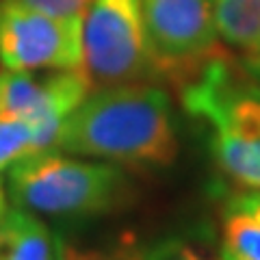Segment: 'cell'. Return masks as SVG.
Instances as JSON below:
<instances>
[{
	"instance_id": "1",
	"label": "cell",
	"mask_w": 260,
	"mask_h": 260,
	"mask_svg": "<svg viewBox=\"0 0 260 260\" xmlns=\"http://www.w3.org/2000/svg\"><path fill=\"white\" fill-rule=\"evenodd\" d=\"M56 150L117 167H169L178 156L172 100L150 83L98 87L65 119Z\"/></svg>"
},
{
	"instance_id": "2",
	"label": "cell",
	"mask_w": 260,
	"mask_h": 260,
	"mask_svg": "<svg viewBox=\"0 0 260 260\" xmlns=\"http://www.w3.org/2000/svg\"><path fill=\"white\" fill-rule=\"evenodd\" d=\"M178 91L184 111L208 126L217 167L241 189H260V80L225 52Z\"/></svg>"
},
{
	"instance_id": "3",
	"label": "cell",
	"mask_w": 260,
	"mask_h": 260,
	"mask_svg": "<svg viewBox=\"0 0 260 260\" xmlns=\"http://www.w3.org/2000/svg\"><path fill=\"white\" fill-rule=\"evenodd\" d=\"M7 193L13 206L35 215L91 219L126 206L133 186L117 165L46 150L9 167Z\"/></svg>"
},
{
	"instance_id": "4",
	"label": "cell",
	"mask_w": 260,
	"mask_h": 260,
	"mask_svg": "<svg viewBox=\"0 0 260 260\" xmlns=\"http://www.w3.org/2000/svg\"><path fill=\"white\" fill-rule=\"evenodd\" d=\"M83 70L91 87L156 78L141 0H91L83 15Z\"/></svg>"
},
{
	"instance_id": "5",
	"label": "cell",
	"mask_w": 260,
	"mask_h": 260,
	"mask_svg": "<svg viewBox=\"0 0 260 260\" xmlns=\"http://www.w3.org/2000/svg\"><path fill=\"white\" fill-rule=\"evenodd\" d=\"M141 7L156 78L180 89L225 54L210 0H141Z\"/></svg>"
},
{
	"instance_id": "6",
	"label": "cell",
	"mask_w": 260,
	"mask_h": 260,
	"mask_svg": "<svg viewBox=\"0 0 260 260\" xmlns=\"http://www.w3.org/2000/svg\"><path fill=\"white\" fill-rule=\"evenodd\" d=\"M0 63L7 72L83 68V20L59 18L28 0H0Z\"/></svg>"
},
{
	"instance_id": "7",
	"label": "cell",
	"mask_w": 260,
	"mask_h": 260,
	"mask_svg": "<svg viewBox=\"0 0 260 260\" xmlns=\"http://www.w3.org/2000/svg\"><path fill=\"white\" fill-rule=\"evenodd\" d=\"M91 80L83 68L7 72L3 87V113L28 121L32 128V154L56 150L59 133L74 109L87 98Z\"/></svg>"
},
{
	"instance_id": "8",
	"label": "cell",
	"mask_w": 260,
	"mask_h": 260,
	"mask_svg": "<svg viewBox=\"0 0 260 260\" xmlns=\"http://www.w3.org/2000/svg\"><path fill=\"white\" fill-rule=\"evenodd\" d=\"M182 243L178 239H143L137 232H121L102 243H83L54 237V260H169Z\"/></svg>"
},
{
	"instance_id": "9",
	"label": "cell",
	"mask_w": 260,
	"mask_h": 260,
	"mask_svg": "<svg viewBox=\"0 0 260 260\" xmlns=\"http://www.w3.org/2000/svg\"><path fill=\"white\" fill-rule=\"evenodd\" d=\"M215 26L243 70L260 80V0H215Z\"/></svg>"
},
{
	"instance_id": "10",
	"label": "cell",
	"mask_w": 260,
	"mask_h": 260,
	"mask_svg": "<svg viewBox=\"0 0 260 260\" xmlns=\"http://www.w3.org/2000/svg\"><path fill=\"white\" fill-rule=\"evenodd\" d=\"M221 260H260V189L230 193L221 208Z\"/></svg>"
},
{
	"instance_id": "11",
	"label": "cell",
	"mask_w": 260,
	"mask_h": 260,
	"mask_svg": "<svg viewBox=\"0 0 260 260\" xmlns=\"http://www.w3.org/2000/svg\"><path fill=\"white\" fill-rule=\"evenodd\" d=\"M54 237L39 219L18 206L0 223V260H54Z\"/></svg>"
},
{
	"instance_id": "12",
	"label": "cell",
	"mask_w": 260,
	"mask_h": 260,
	"mask_svg": "<svg viewBox=\"0 0 260 260\" xmlns=\"http://www.w3.org/2000/svg\"><path fill=\"white\" fill-rule=\"evenodd\" d=\"M32 154V128L20 117L0 113V172Z\"/></svg>"
},
{
	"instance_id": "13",
	"label": "cell",
	"mask_w": 260,
	"mask_h": 260,
	"mask_svg": "<svg viewBox=\"0 0 260 260\" xmlns=\"http://www.w3.org/2000/svg\"><path fill=\"white\" fill-rule=\"evenodd\" d=\"M28 3L65 20H83L91 0H28Z\"/></svg>"
},
{
	"instance_id": "14",
	"label": "cell",
	"mask_w": 260,
	"mask_h": 260,
	"mask_svg": "<svg viewBox=\"0 0 260 260\" xmlns=\"http://www.w3.org/2000/svg\"><path fill=\"white\" fill-rule=\"evenodd\" d=\"M5 213H7V198H5V186L0 182V223H3Z\"/></svg>"
},
{
	"instance_id": "15",
	"label": "cell",
	"mask_w": 260,
	"mask_h": 260,
	"mask_svg": "<svg viewBox=\"0 0 260 260\" xmlns=\"http://www.w3.org/2000/svg\"><path fill=\"white\" fill-rule=\"evenodd\" d=\"M3 87H5V74H0V113H3Z\"/></svg>"
}]
</instances>
